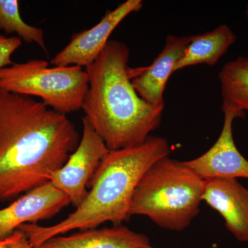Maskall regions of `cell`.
Here are the masks:
<instances>
[{
    "label": "cell",
    "instance_id": "1",
    "mask_svg": "<svg viewBox=\"0 0 248 248\" xmlns=\"http://www.w3.org/2000/svg\"><path fill=\"white\" fill-rule=\"evenodd\" d=\"M80 141L66 115L0 89V202L49 182Z\"/></svg>",
    "mask_w": 248,
    "mask_h": 248
},
{
    "label": "cell",
    "instance_id": "2",
    "mask_svg": "<svg viewBox=\"0 0 248 248\" xmlns=\"http://www.w3.org/2000/svg\"><path fill=\"white\" fill-rule=\"evenodd\" d=\"M129 58L125 44L109 40L85 68L89 89L81 109L110 151L143 144L162 119L164 107L146 102L134 88Z\"/></svg>",
    "mask_w": 248,
    "mask_h": 248
},
{
    "label": "cell",
    "instance_id": "3",
    "mask_svg": "<svg viewBox=\"0 0 248 248\" xmlns=\"http://www.w3.org/2000/svg\"><path fill=\"white\" fill-rule=\"evenodd\" d=\"M170 153L167 140L154 136L140 146L109 151L90 184L91 190L74 212L53 226L25 223L18 230L38 248L48 239L73 230L94 229L106 222L120 226L130 218L132 200L142 177Z\"/></svg>",
    "mask_w": 248,
    "mask_h": 248
},
{
    "label": "cell",
    "instance_id": "4",
    "mask_svg": "<svg viewBox=\"0 0 248 248\" xmlns=\"http://www.w3.org/2000/svg\"><path fill=\"white\" fill-rule=\"evenodd\" d=\"M205 179L183 161L169 156L156 161L137 186L130 215L148 217L156 226L183 231L200 213Z\"/></svg>",
    "mask_w": 248,
    "mask_h": 248
},
{
    "label": "cell",
    "instance_id": "5",
    "mask_svg": "<svg viewBox=\"0 0 248 248\" xmlns=\"http://www.w3.org/2000/svg\"><path fill=\"white\" fill-rule=\"evenodd\" d=\"M0 89L40 98L46 106L66 115L82 108L89 77L81 66L48 68L45 60H31L1 68Z\"/></svg>",
    "mask_w": 248,
    "mask_h": 248
},
{
    "label": "cell",
    "instance_id": "6",
    "mask_svg": "<svg viewBox=\"0 0 248 248\" xmlns=\"http://www.w3.org/2000/svg\"><path fill=\"white\" fill-rule=\"evenodd\" d=\"M82 123V137L76 151L61 169L49 177V182L65 194L76 208L87 195L86 187H89L94 174L110 151L85 117Z\"/></svg>",
    "mask_w": 248,
    "mask_h": 248
},
{
    "label": "cell",
    "instance_id": "7",
    "mask_svg": "<svg viewBox=\"0 0 248 248\" xmlns=\"http://www.w3.org/2000/svg\"><path fill=\"white\" fill-rule=\"evenodd\" d=\"M141 0H127L108 11L94 27L72 36L71 41L52 59L55 66L87 67L99 56L112 32L129 15L140 11Z\"/></svg>",
    "mask_w": 248,
    "mask_h": 248
},
{
    "label": "cell",
    "instance_id": "8",
    "mask_svg": "<svg viewBox=\"0 0 248 248\" xmlns=\"http://www.w3.org/2000/svg\"><path fill=\"white\" fill-rule=\"evenodd\" d=\"M222 111L224 115L223 128L215 143L203 155L183 163L203 179H248V160L238 150L233 136L235 119L244 118L246 113L224 106H222Z\"/></svg>",
    "mask_w": 248,
    "mask_h": 248
},
{
    "label": "cell",
    "instance_id": "9",
    "mask_svg": "<svg viewBox=\"0 0 248 248\" xmlns=\"http://www.w3.org/2000/svg\"><path fill=\"white\" fill-rule=\"evenodd\" d=\"M70 203L69 198L50 182L35 187L0 210V239L23 224L52 218Z\"/></svg>",
    "mask_w": 248,
    "mask_h": 248
},
{
    "label": "cell",
    "instance_id": "10",
    "mask_svg": "<svg viewBox=\"0 0 248 248\" xmlns=\"http://www.w3.org/2000/svg\"><path fill=\"white\" fill-rule=\"evenodd\" d=\"M203 202L219 214L228 231L248 243V189L234 178L205 179Z\"/></svg>",
    "mask_w": 248,
    "mask_h": 248
},
{
    "label": "cell",
    "instance_id": "11",
    "mask_svg": "<svg viewBox=\"0 0 248 248\" xmlns=\"http://www.w3.org/2000/svg\"><path fill=\"white\" fill-rule=\"evenodd\" d=\"M192 35H168L163 50L150 66L131 68L132 83L139 95L146 102L164 107V93L174 67L190 44Z\"/></svg>",
    "mask_w": 248,
    "mask_h": 248
},
{
    "label": "cell",
    "instance_id": "12",
    "mask_svg": "<svg viewBox=\"0 0 248 248\" xmlns=\"http://www.w3.org/2000/svg\"><path fill=\"white\" fill-rule=\"evenodd\" d=\"M150 245L146 235L118 226L55 236L38 248H142Z\"/></svg>",
    "mask_w": 248,
    "mask_h": 248
},
{
    "label": "cell",
    "instance_id": "13",
    "mask_svg": "<svg viewBox=\"0 0 248 248\" xmlns=\"http://www.w3.org/2000/svg\"><path fill=\"white\" fill-rule=\"evenodd\" d=\"M236 40V34L226 24L202 35H192L184 56L174 67V73L195 65L216 64Z\"/></svg>",
    "mask_w": 248,
    "mask_h": 248
},
{
    "label": "cell",
    "instance_id": "14",
    "mask_svg": "<svg viewBox=\"0 0 248 248\" xmlns=\"http://www.w3.org/2000/svg\"><path fill=\"white\" fill-rule=\"evenodd\" d=\"M223 104L241 112L248 111V57L226 63L218 73Z\"/></svg>",
    "mask_w": 248,
    "mask_h": 248
},
{
    "label": "cell",
    "instance_id": "15",
    "mask_svg": "<svg viewBox=\"0 0 248 248\" xmlns=\"http://www.w3.org/2000/svg\"><path fill=\"white\" fill-rule=\"evenodd\" d=\"M0 31L16 33L21 40L35 43L46 51L44 31L23 20L17 0H0Z\"/></svg>",
    "mask_w": 248,
    "mask_h": 248
},
{
    "label": "cell",
    "instance_id": "16",
    "mask_svg": "<svg viewBox=\"0 0 248 248\" xmlns=\"http://www.w3.org/2000/svg\"><path fill=\"white\" fill-rule=\"evenodd\" d=\"M22 45V40L17 36L6 37L0 34V69L14 63L12 55Z\"/></svg>",
    "mask_w": 248,
    "mask_h": 248
},
{
    "label": "cell",
    "instance_id": "17",
    "mask_svg": "<svg viewBox=\"0 0 248 248\" xmlns=\"http://www.w3.org/2000/svg\"><path fill=\"white\" fill-rule=\"evenodd\" d=\"M0 248H37L32 246L23 232L17 230L7 237L0 239Z\"/></svg>",
    "mask_w": 248,
    "mask_h": 248
},
{
    "label": "cell",
    "instance_id": "18",
    "mask_svg": "<svg viewBox=\"0 0 248 248\" xmlns=\"http://www.w3.org/2000/svg\"><path fill=\"white\" fill-rule=\"evenodd\" d=\"M246 16H247V17L248 18V3L247 4V7H246Z\"/></svg>",
    "mask_w": 248,
    "mask_h": 248
},
{
    "label": "cell",
    "instance_id": "19",
    "mask_svg": "<svg viewBox=\"0 0 248 248\" xmlns=\"http://www.w3.org/2000/svg\"><path fill=\"white\" fill-rule=\"evenodd\" d=\"M142 248H156L153 247V246H151V245H150V246H146V247Z\"/></svg>",
    "mask_w": 248,
    "mask_h": 248
}]
</instances>
